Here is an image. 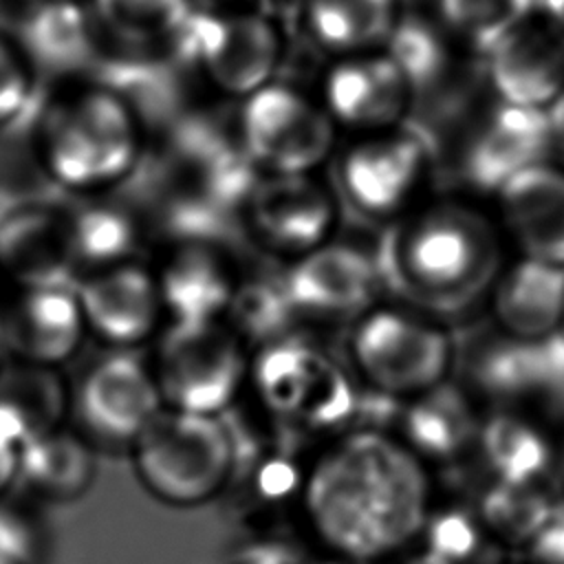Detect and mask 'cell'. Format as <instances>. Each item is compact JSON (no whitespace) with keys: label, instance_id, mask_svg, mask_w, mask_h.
Segmentation results:
<instances>
[{"label":"cell","instance_id":"cell-1","mask_svg":"<svg viewBox=\"0 0 564 564\" xmlns=\"http://www.w3.org/2000/svg\"><path fill=\"white\" fill-rule=\"evenodd\" d=\"M430 496L423 460L379 427L337 434L300 485L313 538L346 564H377L405 549L425 529Z\"/></svg>","mask_w":564,"mask_h":564},{"label":"cell","instance_id":"cell-2","mask_svg":"<svg viewBox=\"0 0 564 564\" xmlns=\"http://www.w3.org/2000/svg\"><path fill=\"white\" fill-rule=\"evenodd\" d=\"M143 152L139 106L97 77L59 84L33 128V154L44 178L77 200L106 196L130 181Z\"/></svg>","mask_w":564,"mask_h":564},{"label":"cell","instance_id":"cell-3","mask_svg":"<svg viewBox=\"0 0 564 564\" xmlns=\"http://www.w3.org/2000/svg\"><path fill=\"white\" fill-rule=\"evenodd\" d=\"M379 280L412 306L454 311L496 282L500 245L489 220L460 200H423L388 225Z\"/></svg>","mask_w":564,"mask_h":564},{"label":"cell","instance_id":"cell-4","mask_svg":"<svg viewBox=\"0 0 564 564\" xmlns=\"http://www.w3.org/2000/svg\"><path fill=\"white\" fill-rule=\"evenodd\" d=\"M289 53L282 15L234 4H200L172 57L209 93L242 101L275 82Z\"/></svg>","mask_w":564,"mask_h":564},{"label":"cell","instance_id":"cell-5","mask_svg":"<svg viewBox=\"0 0 564 564\" xmlns=\"http://www.w3.org/2000/svg\"><path fill=\"white\" fill-rule=\"evenodd\" d=\"M438 156L419 123L341 137L330 161V183L341 200L364 220L392 225L423 203Z\"/></svg>","mask_w":564,"mask_h":564},{"label":"cell","instance_id":"cell-6","mask_svg":"<svg viewBox=\"0 0 564 564\" xmlns=\"http://www.w3.org/2000/svg\"><path fill=\"white\" fill-rule=\"evenodd\" d=\"M130 445L141 485L174 507L212 500L238 465V445L223 416L163 408Z\"/></svg>","mask_w":564,"mask_h":564},{"label":"cell","instance_id":"cell-7","mask_svg":"<svg viewBox=\"0 0 564 564\" xmlns=\"http://www.w3.org/2000/svg\"><path fill=\"white\" fill-rule=\"evenodd\" d=\"M348 357L372 392L408 401L447 381L454 344L443 326L405 306L370 304L352 319Z\"/></svg>","mask_w":564,"mask_h":564},{"label":"cell","instance_id":"cell-8","mask_svg":"<svg viewBox=\"0 0 564 564\" xmlns=\"http://www.w3.org/2000/svg\"><path fill=\"white\" fill-rule=\"evenodd\" d=\"M234 137L258 174H319L341 134L315 90L278 77L236 104Z\"/></svg>","mask_w":564,"mask_h":564},{"label":"cell","instance_id":"cell-9","mask_svg":"<svg viewBox=\"0 0 564 564\" xmlns=\"http://www.w3.org/2000/svg\"><path fill=\"white\" fill-rule=\"evenodd\" d=\"M249 346L220 322L170 324L150 370L163 408L223 416L249 383Z\"/></svg>","mask_w":564,"mask_h":564},{"label":"cell","instance_id":"cell-10","mask_svg":"<svg viewBox=\"0 0 564 564\" xmlns=\"http://www.w3.org/2000/svg\"><path fill=\"white\" fill-rule=\"evenodd\" d=\"M341 212L322 172L260 174L238 209V223L258 247L289 262L335 240Z\"/></svg>","mask_w":564,"mask_h":564},{"label":"cell","instance_id":"cell-11","mask_svg":"<svg viewBox=\"0 0 564 564\" xmlns=\"http://www.w3.org/2000/svg\"><path fill=\"white\" fill-rule=\"evenodd\" d=\"M249 381L271 412L317 430L346 423L357 405L344 372L293 335L260 348L251 359Z\"/></svg>","mask_w":564,"mask_h":564},{"label":"cell","instance_id":"cell-12","mask_svg":"<svg viewBox=\"0 0 564 564\" xmlns=\"http://www.w3.org/2000/svg\"><path fill=\"white\" fill-rule=\"evenodd\" d=\"M553 143L549 110L511 106L494 95L456 137L454 174L474 189L498 192L518 172L542 165Z\"/></svg>","mask_w":564,"mask_h":564},{"label":"cell","instance_id":"cell-13","mask_svg":"<svg viewBox=\"0 0 564 564\" xmlns=\"http://www.w3.org/2000/svg\"><path fill=\"white\" fill-rule=\"evenodd\" d=\"M315 95L341 137L408 123L416 106L408 77L383 48L326 59Z\"/></svg>","mask_w":564,"mask_h":564},{"label":"cell","instance_id":"cell-14","mask_svg":"<svg viewBox=\"0 0 564 564\" xmlns=\"http://www.w3.org/2000/svg\"><path fill=\"white\" fill-rule=\"evenodd\" d=\"M480 59L491 93L505 104L549 110L564 90V29L540 7Z\"/></svg>","mask_w":564,"mask_h":564},{"label":"cell","instance_id":"cell-15","mask_svg":"<svg viewBox=\"0 0 564 564\" xmlns=\"http://www.w3.org/2000/svg\"><path fill=\"white\" fill-rule=\"evenodd\" d=\"M86 335V322L73 282L18 286L0 308V346L13 359L55 368L70 359Z\"/></svg>","mask_w":564,"mask_h":564},{"label":"cell","instance_id":"cell-16","mask_svg":"<svg viewBox=\"0 0 564 564\" xmlns=\"http://www.w3.org/2000/svg\"><path fill=\"white\" fill-rule=\"evenodd\" d=\"M278 280L297 317H357L381 284L377 260L337 240L289 260Z\"/></svg>","mask_w":564,"mask_h":564},{"label":"cell","instance_id":"cell-17","mask_svg":"<svg viewBox=\"0 0 564 564\" xmlns=\"http://www.w3.org/2000/svg\"><path fill=\"white\" fill-rule=\"evenodd\" d=\"M170 324H205L225 319L240 280L220 240H172L159 269H152Z\"/></svg>","mask_w":564,"mask_h":564},{"label":"cell","instance_id":"cell-18","mask_svg":"<svg viewBox=\"0 0 564 564\" xmlns=\"http://www.w3.org/2000/svg\"><path fill=\"white\" fill-rule=\"evenodd\" d=\"M75 410L93 434L132 443L163 410V399L148 364L128 352H110L79 379Z\"/></svg>","mask_w":564,"mask_h":564},{"label":"cell","instance_id":"cell-19","mask_svg":"<svg viewBox=\"0 0 564 564\" xmlns=\"http://www.w3.org/2000/svg\"><path fill=\"white\" fill-rule=\"evenodd\" d=\"M11 35L37 77L59 84L88 79L108 53L86 0H29Z\"/></svg>","mask_w":564,"mask_h":564},{"label":"cell","instance_id":"cell-20","mask_svg":"<svg viewBox=\"0 0 564 564\" xmlns=\"http://www.w3.org/2000/svg\"><path fill=\"white\" fill-rule=\"evenodd\" d=\"M75 286L86 330L119 348L145 341L165 313L154 271L137 260L90 271Z\"/></svg>","mask_w":564,"mask_h":564},{"label":"cell","instance_id":"cell-21","mask_svg":"<svg viewBox=\"0 0 564 564\" xmlns=\"http://www.w3.org/2000/svg\"><path fill=\"white\" fill-rule=\"evenodd\" d=\"M68 207L24 200L0 216V273L18 286L73 282Z\"/></svg>","mask_w":564,"mask_h":564},{"label":"cell","instance_id":"cell-22","mask_svg":"<svg viewBox=\"0 0 564 564\" xmlns=\"http://www.w3.org/2000/svg\"><path fill=\"white\" fill-rule=\"evenodd\" d=\"M408 0H293L297 33L326 59L379 51L388 44Z\"/></svg>","mask_w":564,"mask_h":564},{"label":"cell","instance_id":"cell-23","mask_svg":"<svg viewBox=\"0 0 564 564\" xmlns=\"http://www.w3.org/2000/svg\"><path fill=\"white\" fill-rule=\"evenodd\" d=\"M491 313L507 339L540 344L560 335L564 269L522 258L491 284Z\"/></svg>","mask_w":564,"mask_h":564},{"label":"cell","instance_id":"cell-24","mask_svg":"<svg viewBox=\"0 0 564 564\" xmlns=\"http://www.w3.org/2000/svg\"><path fill=\"white\" fill-rule=\"evenodd\" d=\"M498 196L524 258L564 269V174L533 165L511 176Z\"/></svg>","mask_w":564,"mask_h":564},{"label":"cell","instance_id":"cell-25","mask_svg":"<svg viewBox=\"0 0 564 564\" xmlns=\"http://www.w3.org/2000/svg\"><path fill=\"white\" fill-rule=\"evenodd\" d=\"M108 57L170 59L198 0H86ZM104 59V62H106Z\"/></svg>","mask_w":564,"mask_h":564},{"label":"cell","instance_id":"cell-26","mask_svg":"<svg viewBox=\"0 0 564 564\" xmlns=\"http://www.w3.org/2000/svg\"><path fill=\"white\" fill-rule=\"evenodd\" d=\"M397 414V438L423 463L458 456L480 430L469 394L449 381L403 401Z\"/></svg>","mask_w":564,"mask_h":564},{"label":"cell","instance_id":"cell-27","mask_svg":"<svg viewBox=\"0 0 564 564\" xmlns=\"http://www.w3.org/2000/svg\"><path fill=\"white\" fill-rule=\"evenodd\" d=\"M68 231L75 267L86 273L134 260L143 238L139 216L108 194L68 207Z\"/></svg>","mask_w":564,"mask_h":564},{"label":"cell","instance_id":"cell-28","mask_svg":"<svg viewBox=\"0 0 564 564\" xmlns=\"http://www.w3.org/2000/svg\"><path fill=\"white\" fill-rule=\"evenodd\" d=\"M62 388L53 368L13 359L0 366V427L24 447L51 432L64 412Z\"/></svg>","mask_w":564,"mask_h":564},{"label":"cell","instance_id":"cell-29","mask_svg":"<svg viewBox=\"0 0 564 564\" xmlns=\"http://www.w3.org/2000/svg\"><path fill=\"white\" fill-rule=\"evenodd\" d=\"M482 454L496 480L540 485L553 465V445L533 421L513 412L491 414L478 430Z\"/></svg>","mask_w":564,"mask_h":564},{"label":"cell","instance_id":"cell-30","mask_svg":"<svg viewBox=\"0 0 564 564\" xmlns=\"http://www.w3.org/2000/svg\"><path fill=\"white\" fill-rule=\"evenodd\" d=\"M90 452L79 438L59 427L29 441L20 449L15 480L44 498H75L90 485Z\"/></svg>","mask_w":564,"mask_h":564},{"label":"cell","instance_id":"cell-31","mask_svg":"<svg viewBox=\"0 0 564 564\" xmlns=\"http://www.w3.org/2000/svg\"><path fill=\"white\" fill-rule=\"evenodd\" d=\"M555 507L540 485L496 480L480 498L478 522L485 533L511 546H527L549 522Z\"/></svg>","mask_w":564,"mask_h":564},{"label":"cell","instance_id":"cell-32","mask_svg":"<svg viewBox=\"0 0 564 564\" xmlns=\"http://www.w3.org/2000/svg\"><path fill=\"white\" fill-rule=\"evenodd\" d=\"M538 7L540 0H436L434 13L463 46L480 57Z\"/></svg>","mask_w":564,"mask_h":564},{"label":"cell","instance_id":"cell-33","mask_svg":"<svg viewBox=\"0 0 564 564\" xmlns=\"http://www.w3.org/2000/svg\"><path fill=\"white\" fill-rule=\"evenodd\" d=\"M297 313L289 304L280 280L275 282H249L238 286V293L225 315L227 326L249 346L262 348L271 341L291 335Z\"/></svg>","mask_w":564,"mask_h":564},{"label":"cell","instance_id":"cell-34","mask_svg":"<svg viewBox=\"0 0 564 564\" xmlns=\"http://www.w3.org/2000/svg\"><path fill=\"white\" fill-rule=\"evenodd\" d=\"M542 375V341L524 344L516 339H507L505 346L487 350L476 372L482 388L496 397H520L540 390Z\"/></svg>","mask_w":564,"mask_h":564},{"label":"cell","instance_id":"cell-35","mask_svg":"<svg viewBox=\"0 0 564 564\" xmlns=\"http://www.w3.org/2000/svg\"><path fill=\"white\" fill-rule=\"evenodd\" d=\"M40 77L15 37L0 29V130L18 123L35 101Z\"/></svg>","mask_w":564,"mask_h":564},{"label":"cell","instance_id":"cell-36","mask_svg":"<svg viewBox=\"0 0 564 564\" xmlns=\"http://www.w3.org/2000/svg\"><path fill=\"white\" fill-rule=\"evenodd\" d=\"M423 533L427 538L430 553L452 564H460L478 551L485 531L478 518L454 509L443 513H430Z\"/></svg>","mask_w":564,"mask_h":564},{"label":"cell","instance_id":"cell-37","mask_svg":"<svg viewBox=\"0 0 564 564\" xmlns=\"http://www.w3.org/2000/svg\"><path fill=\"white\" fill-rule=\"evenodd\" d=\"M35 533L18 509L0 502V564H33Z\"/></svg>","mask_w":564,"mask_h":564},{"label":"cell","instance_id":"cell-38","mask_svg":"<svg viewBox=\"0 0 564 564\" xmlns=\"http://www.w3.org/2000/svg\"><path fill=\"white\" fill-rule=\"evenodd\" d=\"M524 564H564V511H553L524 546Z\"/></svg>","mask_w":564,"mask_h":564},{"label":"cell","instance_id":"cell-39","mask_svg":"<svg viewBox=\"0 0 564 564\" xmlns=\"http://www.w3.org/2000/svg\"><path fill=\"white\" fill-rule=\"evenodd\" d=\"M20 449V443L4 427H0V496L11 482H15Z\"/></svg>","mask_w":564,"mask_h":564},{"label":"cell","instance_id":"cell-40","mask_svg":"<svg viewBox=\"0 0 564 564\" xmlns=\"http://www.w3.org/2000/svg\"><path fill=\"white\" fill-rule=\"evenodd\" d=\"M549 121H551V130H553V139L560 145V150L564 152V90L557 95V99L551 104L549 108Z\"/></svg>","mask_w":564,"mask_h":564},{"label":"cell","instance_id":"cell-41","mask_svg":"<svg viewBox=\"0 0 564 564\" xmlns=\"http://www.w3.org/2000/svg\"><path fill=\"white\" fill-rule=\"evenodd\" d=\"M216 4L251 7V9H262V11H269V13L282 15V7H289V11H291V4H293V0H218Z\"/></svg>","mask_w":564,"mask_h":564},{"label":"cell","instance_id":"cell-42","mask_svg":"<svg viewBox=\"0 0 564 564\" xmlns=\"http://www.w3.org/2000/svg\"><path fill=\"white\" fill-rule=\"evenodd\" d=\"M234 564H293L291 560H286L282 553H267V551H258V553H249L240 560H236Z\"/></svg>","mask_w":564,"mask_h":564},{"label":"cell","instance_id":"cell-43","mask_svg":"<svg viewBox=\"0 0 564 564\" xmlns=\"http://www.w3.org/2000/svg\"><path fill=\"white\" fill-rule=\"evenodd\" d=\"M540 9L564 29V0H540Z\"/></svg>","mask_w":564,"mask_h":564},{"label":"cell","instance_id":"cell-44","mask_svg":"<svg viewBox=\"0 0 564 564\" xmlns=\"http://www.w3.org/2000/svg\"><path fill=\"white\" fill-rule=\"evenodd\" d=\"M403 564H452V562H447V560H443V557H438V555H434L430 551H423L419 555H412Z\"/></svg>","mask_w":564,"mask_h":564},{"label":"cell","instance_id":"cell-45","mask_svg":"<svg viewBox=\"0 0 564 564\" xmlns=\"http://www.w3.org/2000/svg\"><path fill=\"white\" fill-rule=\"evenodd\" d=\"M560 339L564 341V319H562V328H560Z\"/></svg>","mask_w":564,"mask_h":564},{"label":"cell","instance_id":"cell-46","mask_svg":"<svg viewBox=\"0 0 564 564\" xmlns=\"http://www.w3.org/2000/svg\"><path fill=\"white\" fill-rule=\"evenodd\" d=\"M333 564H346V562H341V560H335V562H333Z\"/></svg>","mask_w":564,"mask_h":564},{"label":"cell","instance_id":"cell-47","mask_svg":"<svg viewBox=\"0 0 564 564\" xmlns=\"http://www.w3.org/2000/svg\"><path fill=\"white\" fill-rule=\"evenodd\" d=\"M0 366H2V346H0Z\"/></svg>","mask_w":564,"mask_h":564}]
</instances>
